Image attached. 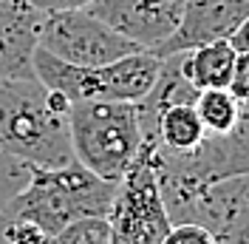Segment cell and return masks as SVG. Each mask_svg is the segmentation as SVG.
<instances>
[{
	"label": "cell",
	"instance_id": "6da1fadb",
	"mask_svg": "<svg viewBox=\"0 0 249 244\" xmlns=\"http://www.w3.org/2000/svg\"><path fill=\"white\" fill-rule=\"evenodd\" d=\"M68 108L71 102L40 80L0 77V151L34 168L71 162Z\"/></svg>",
	"mask_w": 249,
	"mask_h": 244
},
{
	"label": "cell",
	"instance_id": "7a4b0ae2",
	"mask_svg": "<svg viewBox=\"0 0 249 244\" xmlns=\"http://www.w3.org/2000/svg\"><path fill=\"white\" fill-rule=\"evenodd\" d=\"M116 187V182L99 179L77 159L57 168H31V179L3 213L26 216L57 239L82 219H108Z\"/></svg>",
	"mask_w": 249,
	"mask_h": 244
},
{
	"label": "cell",
	"instance_id": "3957f363",
	"mask_svg": "<svg viewBox=\"0 0 249 244\" xmlns=\"http://www.w3.org/2000/svg\"><path fill=\"white\" fill-rule=\"evenodd\" d=\"M164 57L153 51H133L105 65H71L37 46V80L60 91L68 102H139L159 80Z\"/></svg>",
	"mask_w": 249,
	"mask_h": 244
},
{
	"label": "cell",
	"instance_id": "277c9868",
	"mask_svg": "<svg viewBox=\"0 0 249 244\" xmlns=\"http://www.w3.org/2000/svg\"><path fill=\"white\" fill-rule=\"evenodd\" d=\"M68 134L79 165L116 184L122 182L144 142L136 102H71Z\"/></svg>",
	"mask_w": 249,
	"mask_h": 244
},
{
	"label": "cell",
	"instance_id": "5b68a950",
	"mask_svg": "<svg viewBox=\"0 0 249 244\" xmlns=\"http://www.w3.org/2000/svg\"><path fill=\"white\" fill-rule=\"evenodd\" d=\"M110 244H161L173 219L159 190L150 159L139 151L127 168L108 213Z\"/></svg>",
	"mask_w": 249,
	"mask_h": 244
},
{
	"label": "cell",
	"instance_id": "8992f818",
	"mask_svg": "<svg viewBox=\"0 0 249 244\" xmlns=\"http://www.w3.org/2000/svg\"><path fill=\"white\" fill-rule=\"evenodd\" d=\"M40 48L71 65H105L133 51H144L88 9L46 12L40 29Z\"/></svg>",
	"mask_w": 249,
	"mask_h": 244
},
{
	"label": "cell",
	"instance_id": "52a82bcc",
	"mask_svg": "<svg viewBox=\"0 0 249 244\" xmlns=\"http://www.w3.org/2000/svg\"><path fill=\"white\" fill-rule=\"evenodd\" d=\"M181 3L184 0H93L85 9L139 48L156 51L178 26Z\"/></svg>",
	"mask_w": 249,
	"mask_h": 244
},
{
	"label": "cell",
	"instance_id": "ba28073f",
	"mask_svg": "<svg viewBox=\"0 0 249 244\" xmlns=\"http://www.w3.org/2000/svg\"><path fill=\"white\" fill-rule=\"evenodd\" d=\"M247 15L249 0H184L176 31L153 54L170 57V54H181L196 46L230 40L235 29L247 20Z\"/></svg>",
	"mask_w": 249,
	"mask_h": 244
},
{
	"label": "cell",
	"instance_id": "9c48e42d",
	"mask_svg": "<svg viewBox=\"0 0 249 244\" xmlns=\"http://www.w3.org/2000/svg\"><path fill=\"white\" fill-rule=\"evenodd\" d=\"M181 222L207 224L218 244H249V173L204 190Z\"/></svg>",
	"mask_w": 249,
	"mask_h": 244
},
{
	"label": "cell",
	"instance_id": "30bf717a",
	"mask_svg": "<svg viewBox=\"0 0 249 244\" xmlns=\"http://www.w3.org/2000/svg\"><path fill=\"white\" fill-rule=\"evenodd\" d=\"M46 12L31 0H0V77L37 80L34 51Z\"/></svg>",
	"mask_w": 249,
	"mask_h": 244
},
{
	"label": "cell",
	"instance_id": "8fae6325",
	"mask_svg": "<svg viewBox=\"0 0 249 244\" xmlns=\"http://www.w3.org/2000/svg\"><path fill=\"white\" fill-rule=\"evenodd\" d=\"M238 51L230 40H218L207 46H196L178 54L181 77L193 88H230Z\"/></svg>",
	"mask_w": 249,
	"mask_h": 244
},
{
	"label": "cell",
	"instance_id": "7c38bea8",
	"mask_svg": "<svg viewBox=\"0 0 249 244\" xmlns=\"http://www.w3.org/2000/svg\"><path fill=\"white\" fill-rule=\"evenodd\" d=\"M31 168H34V165L17 159L12 153L0 151V213H3L6 204L26 187V182L31 179Z\"/></svg>",
	"mask_w": 249,
	"mask_h": 244
},
{
	"label": "cell",
	"instance_id": "4fadbf2b",
	"mask_svg": "<svg viewBox=\"0 0 249 244\" xmlns=\"http://www.w3.org/2000/svg\"><path fill=\"white\" fill-rule=\"evenodd\" d=\"M0 233L9 244H54V236L26 216L0 213Z\"/></svg>",
	"mask_w": 249,
	"mask_h": 244
},
{
	"label": "cell",
	"instance_id": "5bb4252c",
	"mask_svg": "<svg viewBox=\"0 0 249 244\" xmlns=\"http://www.w3.org/2000/svg\"><path fill=\"white\" fill-rule=\"evenodd\" d=\"M161 244H218L213 230L201 222H173Z\"/></svg>",
	"mask_w": 249,
	"mask_h": 244
},
{
	"label": "cell",
	"instance_id": "9a60e30c",
	"mask_svg": "<svg viewBox=\"0 0 249 244\" xmlns=\"http://www.w3.org/2000/svg\"><path fill=\"white\" fill-rule=\"evenodd\" d=\"M230 91H232L241 102H249V51H238V57H235Z\"/></svg>",
	"mask_w": 249,
	"mask_h": 244
},
{
	"label": "cell",
	"instance_id": "2e32d148",
	"mask_svg": "<svg viewBox=\"0 0 249 244\" xmlns=\"http://www.w3.org/2000/svg\"><path fill=\"white\" fill-rule=\"evenodd\" d=\"M43 12H57V9H85L93 0H31Z\"/></svg>",
	"mask_w": 249,
	"mask_h": 244
},
{
	"label": "cell",
	"instance_id": "e0dca14e",
	"mask_svg": "<svg viewBox=\"0 0 249 244\" xmlns=\"http://www.w3.org/2000/svg\"><path fill=\"white\" fill-rule=\"evenodd\" d=\"M230 43H232L235 51H249V15H247V20L235 29V34L230 37Z\"/></svg>",
	"mask_w": 249,
	"mask_h": 244
},
{
	"label": "cell",
	"instance_id": "ac0fdd59",
	"mask_svg": "<svg viewBox=\"0 0 249 244\" xmlns=\"http://www.w3.org/2000/svg\"><path fill=\"white\" fill-rule=\"evenodd\" d=\"M0 244H9V242H6V239H3V233H0Z\"/></svg>",
	"mask_w": 249,
	"mask_h": 244
}]
</instances>
